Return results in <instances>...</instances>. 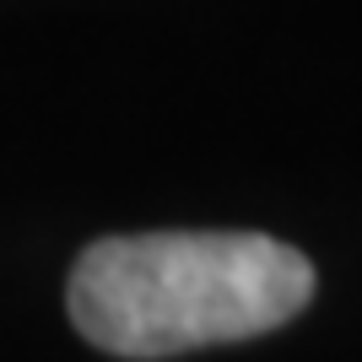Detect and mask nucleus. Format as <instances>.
I'll return each instance as SVG.
<instances>
[{
	"mask_svg": "<svg viewBox=\"0 0 362 362\" xmlns=\"http://www.w3.org/2000/svg\"><path fill=\"white\" fill-rule=\"evenodd\" d=\"M314 298V265L265 233H136L76 259V330L114 357H179L287 325Z\"/></svg>",
	"mask_w": 362,
	"mask_h": 362,
	"instance_id": "f257e3e1",
	"label": "nucleus"
}]
</instances>
